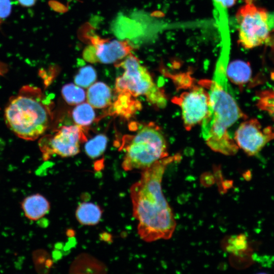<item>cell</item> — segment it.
<instances>
[{
  "mask_svg": "<svg viewBox=\"0 0 274 274\" xmlns=\"http://www.w3.org/2000/svg\"><path fill=\"white\" fill-rule=\"evenodd\" d=\"M178 154L161 159L142 170L140 180L130 187L134 217L138 221L140 236L145 242L170 238L176 223L172 210L161 189L165 170L180 160Z\"/></svg>",
  "mask_w": 274,
  "mask_h": 274,
  "instance_id": "cell-1",
  "label": "cell"
},
{
  "mask_svg": "<svg viewBox=\"0 0 274 274\" xmlns=\"http://www.w3.org/2000/svg\"><path fill=\"white\" fill-rule=\"evenodd\" d=\"M208 89V113L201 122V133L208 146L226 155L235 154L238 146L228 133V128L238 119L247 118L231 94L226 68L216 67L213 80L201 81Z\"/></svg>",
  "mask_w": 274,
  "mask_h": 274,
  "instance_id": "cell-2",
  "label": "cell"
},
{
  "mask_svg": "<svg viewBox=\"0 0 274 274\" xmlns=\"http://www.w3.org/2000/svg\"><path fill=\"white\" fill-rule=\"evenodd\" d=\"M52 104L41 89L24 85L5 107L6 123L19 138L36 140L44 134L51 122Z\"/></svg>",
  "mask_w": 274,
  "mask_h": 274,
  "instance_id": "cell-3",
  "label": "cell"
},
{
  "mask_svg": "<svg viewBox=\"0 0 274 274\" xmlns=\"http://www.w3.org/2000/svg\"><path fill=\"white\" fill-rule=\"evenodd\" d=\"M121 148L125 152L122 166L126 171L143 170L168 156L163 133L152 122L143 125L135 134L124 136Z\"/></svg>",
  "mask_w": 274,
  "mask_h": 274,
  "instance_id": "cell-4",
  "label": "cell"
},
{
  "mask_svg": "<svg viewBox=\"0 0 274 274\" xmlns=\"http://www.w3.org/2000/svg\"><path fill=\"white\" fill-rule=\"evenodd\" d=\"M115 66L124 70L122 75L116 80L117 93L127 92L134 97L144 95L155 108L165 107L167 99L163 90L155 83L148 71L132 53L116 63Z\"/></svg>",
  "mask_w": 274,
  "mask_h": 274,
  "instance_id": "cell-5",
  "label": "cell"
},
{
  "mask_svg": "<svg viewBox=\"0 0 274 274\" xmlns=\"http://www.w3.org/2000/svg\"><path fill=\"white\" fill-rule=\"evenodd\" d=\"M238 31V42L245 49L262 45L269 33L267 11L247 0L235 15Z\"/></svg>",
  "mask_w": 274,
  "mask_h": 274,
  "instance_id": "cell-6",
  "label": "cell"
},
{
  "mask_svg": "<svg viewBox=\"0 0 274 274\" xmlns=\"http://www.w3.org/2000/svg\"><path fill=\"white\" fill-rule=\"evenodd\" d=\"M78 125L63 126L53 134L40 139L39 145L43 158L47 160L53 154L62 157L73 156L80 151V143L85 136Z\"/></svg>",
  "mask_w": 274,
  "mask_h": 274,
  "instance_id": "cell-7",
  "label": "cell"
},
{
  "mask_svg": "<svg viewBox=\"0 0 274 274\" xmlns=\"http://www.w3.org/2000/svg\"><path fill=\"white\" fill-rule=\"evenodd\" d=\"M172 101L181 108L184 127L187 130H190L206 116L210 97L204 87L195 86L188 91L174 97Z\"/></svg>",
  "mask_w": 274,
  "mask_h": 274,
  "instance_id": "cell-8",
  "label": "cell"
},
{
  "mask_svg": "<svg viewBox=\"0 0 274 274\" xmlns=\"http://www.w3.org/2000/svg\"><path fill=\"white\" fill-rule=\"evenodd\" d=\"M91 45L84 52L88 62L109 64L117 63L131 53L133 46L126 40L107 39L98 36L91 37Z\"/></svg>",
  "mask_w": 274,
  "mask_h": 274,
  "instance_id": "cell-9",
  "label": "cell"
},
{
  "mask_svg": "<svg viewBox=\"0 0 274 274\" xmlns=\"http://www.w3.org/2000/svg\"><path fill=\"white\" fill-rule=\"evenodd\" d=\"M274 139V127H263L256 119L242 122L235 132L234 141L238 148L249 156L258 154Z\"/></svg>",
  "mask_w": 274,
  "mask_h": 274,
  "instance_id": "cell-10",
  "label": "cell"
},
{
  "mask_svg": "<svg viewBox=\"0 0 274 274\" xmlns=\"http://www.w3.org/2000/svg\"><path fill=\"white\" fill-rule=\"evenodd\" d=\"M21 207L25 217L31 221H37L48 213L50 204L44 196L35 193L25 197L21 202Z\"/></svg>",
  "mask_w": 274,
  "mask_h": 274,
  "instance_id": "cell-11",
  "label": "cell"
},
{
  "mask_svg": "<svg viewBox=\"0 0 274 274\" xmlns=\"http://www.w3.org/2000/svg\"><path fill=\"white\" fill-rule=\"evenodd\" d=\"M128 92L119 93L117 99L109 109V114L129 118L142 108L141 103Z\"/></svg>",
  "mask_w": 274,
  "mask_h": 274,
  "instance_id": "cell-12",
  "label": "cell"
},
{
  "mask_svg": "<svg viewBox=\"0 0 274 274\" xmlns=\"http://www.w3.org/2000/svg\"><path fill=\"white\" fill-rule=\"evenodd\" d=\"M112 90L109 86L102 82H97L90 86L87 89L86 97L88 103L97 109L105 108L111 103Z\"/></svg>",
  "mask_w": 274,
  "mask_h": 274,
  "instance_id": "cell-13",
  "label": "cell"
},
{
  "mask_svg": "<svg viewBox=\"0 0 274 274\" xmlns=\"http://www.w3.org/2000/svg\"><path fill=\"white\" fill-rule=\"evenodd\" d=\"M226 73L228 79L241 87L249 82L252 76L250 64L241 60L230 63L227 66Z\"/></svg>",
  "mask_w": 274,
  "mask_h": 274,
  "instance_id": "cell-14",
  "label": "cell"
},
{
  "mask_svg": "<svg viewBox=\"0 0 274 274\" xmlns=\"http://www.w3.org/2000/svg\"><path fill=\"white\" fill-rule=\"evenodd\" d=\"M102 210L97 205L92 202H84L80 203L76 211L78 221L84 225H94L100 221Z\"/></svg>",
  "mask_w": 274,
  "mask_h": 274,
  "instance_id": "cell-15",
  "label": "cell"
},
{
  "mask_svg": "<svg viewBox=\"0 0 274 274\" xmlns=\"http://www.w3.org/2000/svg\"><path fill=\"white\" fill-rule=\"evenodd\" d=\"M72 115L76 125L81 127L91 124L95 117L93 107L87 102L78 104L73 109Z\"/></svg>",
  "mask_w": 274,
  "mask_h": 274,
  "instance_id": "cell-16",
  "label": "cell"
},
{
  "mask_svg": "<svg viewBox=\"0 0 274 274\" xmlns=\"http://www.w3.org/2000/svg\"><path fill=\"white\" fill-rule=\"evenodd\" d=\"M61 94L65 101L70 105L80 104L83 102L86 98L84 90L72 83L65 84L62 87Z\"/></svg>",
  "mask_w": 274,
  "mask_h": 274,
  "instance_id": "cell-17",
  "label": "cell"
},
{
  "mask_svg": "<svg viewBox=\"0 0 274 274\" xmlns=\"http://www.w3.org/2000/svg\"><path fill=\"white\" fill-rule=\"evenodd\" d=\"M108 139L103 134H99L87 141L85 145V151L90 158H95L101 155L106 150Z\"/></svg>",
  "mask_w": 274,
  "mask_h": 274,
  "instance_id": "cell-18",
  "label": "cell"
},
{
  "mask_svg": "<svg viewBox=\"0 0 274 274\" xmlns=\"http://www.w3.org/2000/svg\"><path fill=\"white\" fill-rule=\"evenodd\" d=\"M97 78L95 70L91 65L81 67L74 77L76 85L83 88H87L93 84Z\"/></svg>",
  "mask_w": 274,
  "mask_h": 274,
  "instance_id": "cell-19",
  "label": "cell"
},
{
  "mask_svg": "<svg viewBox=\"0 0 274 274\" xmlns=\"http://www.w3.org/2000/svg\"><path fill=\"white\" fill-rule=\"evenodd\" d=\"M247 237L243 234L231 236L227 241L226 250L228 252L238 255L248 249Z\"/></svg>",
  "mask_w": 274,
  "mask_h": 274,
  "instance_id": "cell-20",
  "label": "cell"
},
{
  "mask_svg": "<svg viewBox=\"0 0 274 274\" xmlns=\"http://www.w3.org/2000/svg\"><path fill=\"white\" fill-rule=\"evenodd\" d=\"M258 108L266 111L274 119V90H267L261 92L257 102Z\"/></svg>",
  "mask_w": 274,
  "mask_h": 274,
  "instance_id": "cell-21",
  "label": "cell"
},
{
  "mask_svg": "<svg viewBox=\"0 0 274 274\" xmlns=\"http://www.w3.org/2000/svg\"><path fill=\"white\" fill-rule=\"evenodd\" d=\"M11 0H0V19H5L12 12Z\"/></svg>",
  "mask_w": 274,
  "mask_h": 274,
  "instance_id": "cell-22",
  "label": "cell"
},
{
  "mask_svg": "<svg viewBox=\"0 0 274 274\" xmlns=\"http://www.w3.org/2000/svg\"><path fill=\"white\" fill-rule=\"evenodd\" d=\"M236 0H216L219 5L224 8H228L232 7L235 3Z\"/></svg>",
  "mask_w": 274,
  "mask_h": 274,
  "instance_id": "cell-23",
  "label": "cell"
},
{
  "mask_svg": "<svg viewBox=\"0 0 274 274\" xmlns=\"http://www.w3.org/2000/svg\"><path fill=\"white\" fill-rule=\"evenodd\" d=\"M19 3L23 7H29L33 6L37 0H17Z\"/></svg>",
  "mask_w": 274,
  "mask_h": 274,
  "instance_id": "cell-24",
  "label": "cell"
}]
</instances>
